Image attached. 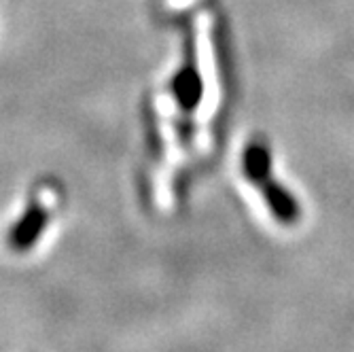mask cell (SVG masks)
<instances>
[{"label":"cell","instance_id":"obj_1","mask_svg":"<svg viewBox=\"0 0 354 352\" xmlns=\"http://www.w3.org/2000/svg\"><path fill=\"white\" fill-rule=\"evenodd\" d=\"M187 59L180 66V71L174 75L170 89H172V100L180 109L183 115H189L196 111V106L202 102L204 93V81L198 71V59H196V49H193V39L191 35L187 37Z\"/></svg>","mask_w":354,"mask_h":352},{"label":"cell","instance_id":"obj_2","mask_svg":"<svg viewBox=\"0 0 354 352\" xmlns=\"http://www.w3.org/2000/svg\"><path fill=\"white\" fill-rule=\"evenodd\" d=\"M254 187L261 191V196H263L266 204L270 206V210H272L276 221L284 223V225H293V223L299 221L301 208H299L297 200L293 198V194L286 187L276 183L274 176L263 178L261 183H257Z\"/></svg>","mask_w":354,"mask_h":352},{"label":"cell","instance_id":"obj_3","mask_svg":"<svg viewBox=\"0 0 354 352\" xmlns=\"http://www.w3.org/2000/svg\"><path fill=\"white\" fill-rule=\"evenodd\" d=\"M47 223H49V210L41 206L28 208L26 214L17 221V225L9 234V246L17 252L32 248V244L39 240Z\"/></svg>","mask_w":354,"mask_h":352},{"label":"cell","instance_id":"obj_4","mask_svg":"<svg viewBox=\"0 0 354 352\" xmlns=\"http://www.w3.org/2000/svg\"><path fill=\"white\" fill-rule=\"evenodd\" d=\"M242 168H244L246 178L252 185L272 176V151H270V147L261 140L248 142L244 157H242Z\"/></svg>","mask_w":354,"mask_h":352}]
</instances>
